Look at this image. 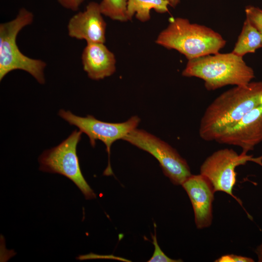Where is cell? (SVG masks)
I'll return each mask as SVG.
<instances>
[{
    "label": "cell",
    "mask_w": 262,
    "mask_h": 262,
    "mask_svg": "<svg viewBox=\"0 0 262 262\" xmlns=\"http://www.w3.org/2000/svg\"><path fill=\"white\" fill-rule=\"evenodd\" d=\"M99 3L89 2L85 10L79 12L69 19L67 24L68 35L87 43L105 42L106 23L102 17Z\"/></svg>",
    "instance_id": "11"
},
{
    "label": "cell",
    "mask_w": 262,
    "mask_h": 262,
    "mask_svg": "<svg viewBox=\"0 0 262 262\" xmlns=\"http://www.w3.org/2000/svg\"><path fill=\"white\" fill-rule=\"evenodd\" d=\"M216 142L241 147L247 153L262 142V102L226 129Z\"/></svg>",
    "instance_id": "9"
},
{
    "label": "cell",
    "mask_w": 262,
    "mask_h": 262,
    "mask_svg": "<svg viewBox=\"0 0 262 262\" xmlns=\"http://www.w3.org/2000/svg\"><path fill=\"white\" fill-rule=\"evenodd\" d=\"M99 6L101 14L113 20L121 22L129 20L127 0H102Z\"/></svg>",
    "instance_id": "15"
},
{
    "label": "cell",
    "mask_w": 262,
    "mask_h": 262,
    "mask_svg": "<svg viewBox=\"0 0 262 262\" xmlns=\"http://www.w3.org/2000/svg\"><path fill=\"white\" fill-rule=\"evenodd\" d=\"M156 43L178 51L189 60L218 53L226 41L208 27L176 17L170 18L168 26L159 34Z\"/></svg>",
    "instance_id": "3"
},
{
    "label": "cell",
    "mask_w": 262,
    "mask_h": 262,
    "mask_svg": "<svg viewBox=\"0 0 262 262\" xmlns=\"http://www.w3.org/2000/svg\"><path fill=\"white\" fill-rule=\"evenodd\" d=\"M256 253L258 255V261L262 262V243L260 245L256 250Z\"/></svg>",
    "instance_id": "20"
},
{
    "label": "cell",
    "mask_w": 262,
    "mask_h": 262,
    "mask_svg": "<svg viewBox=\"0 0 262 262\" xmlns=\"http://www.w3.org/2000/svg\"><path fill=\"white\" fill-rule=\"evenodd\" d=\"M153 244L154 246V251L152 257L147 261L148 262H182L181 260H174L167 256L162 250L157 240L156 231L152 235Z\"/></svg>",
    "instance_id": "17"
},
{
    "label": "cell",
    "mask_w": 262,
    "mask_h": 262,
    "mask_svg": "<svg viewBox=\"0 0 262 262\" xmlns=\"http://www.w3.org/2000/svg\"><path fill=\"white\" fill-rule=\"evenodd\" d=\"M262 166V156L255 158L242 152L238 154L231 148H224L214 152L200 166V174L206 177L215 192L222 191L231 196L243 207L241 200L233 194L236 181L235 168L247 162Z\"/></svg>",
    "instance_id": "7"
},
{
    "label": "cell",
    "mask_w": 262,
    "mask_h": 262,
    "mask_svg": "<svg viewBox=\"0 0 262 262\" xmlns=\"http://www.w3.org/2000/svg\"><path fill=\"white\" fill-rule=\"evenodd\" d=\"M33 18L32 12L23 8L14 19L0 24V81L8 73L19 69L30 74L40 84L45 83L46 63L24 55L16 44L19 32L31 24Z\"/></svg>",
    "instance_id": "4"
},
{
    "label": "cell",
    "mask_w": 262,
    "mask_h": 262,
    "mask_svg": "<svg viewBox=\"0 0 262 262\" xmlns=\"http://www.w3.org/2000/svg\"><path fill=\"white\" fill-rule=\"evenodd\" d=\"M182 75L203 80L209 91L228 85L246 84L255 78L252 68L247 65L243 57L232 52H218L189 60Z\"/></svg>",
    "instance_id": "2"
},
{
    "label": "cell",
    "mask_w": 262,
    "mask_h": 262,
    "mask_svg": "<svg viewBox=\"0 0 262 262\" xmlns=\"http://www.w3.org/2000/svg\"><path fill=\"white\" fill-rule=\"evenodd\" d=\"M169 3V5L174 8L180 2V0H168Z\"/></svg>",
    "instance_id": "21"
},
{
    "label": "cell",
    "mask_w": 262,
    "mask_h": 262,
    "mask_svg": "<svg viewBox=\"0 0 262 262\" xmlns=\"http://www.w3.org/2000/svg\"><path fill=\"white\" fill-rule=\"evenodd\" d=\"M58 115L70 125L76 126L87 135L92 147L95 146L97 140H100L105 145L108 155V164L103 172V175L106 176L113 174L110 163L112 145L116 140H123L131 131L137 128L140 122V119L136 115L131 116L124 122L110 123L98 120L91 115L79 116L63 109L59 111Z\"/></svg>",
    "instance_id": "8"
},
{
    "label": "cell",
    "mask_w": 262,
    "mask_h": 262,
    "mask_svg": "<svg viewBox=\"0 0 262 262\" xmlns=\"http://www.w3.org/2000/svg\"><path fill=\"white\" fill-rule=\"evenodd\" d=\"M82 61L83 70L93 80L109 77L115 71V56L104 43H87L82 53Z\"/></svg>",
    "instance_id": "12"
},
{
    "label": "cell",
    "mask_w": 262,
    "mask_h": 262,
    "mask_svg": "<svg viewBox=\"0 0 262 262\" xmlns=\"http://www.w3.org/2000/svg\"><path fill=\"white\" fill-rule=\"evenodd\" d=\"M82 133L75 130L58 146L44 151L38 158L39 170L65 176L75 183L86 199H90L96 198V195L82 175L77 154Z\"/></svg>",
    "instance_id": "5"
},
{
    "label": "cell",
    "mask_w": 262,
    "mask_h": 262,
    "mask_svg": "<svg viewBox=\"0 0 262 262\" xmlns=\"http://www.w3.org/2000/svg\"><path fill=\"white\" fill-rule=\"evenodd\" d=\"M192 205L195 221L198 229L209 227L213 220V188L204 176L191 175L181 184Z\"/></svg>",
    "instance_id": "10"
},
{
    "label": "cell",
    "mask_w": 262,
    "mask_h": 262,
    "mask_svg": "<svg viewBox=\"0 0 262 262\" xmlns=\"http://www.w3.org/2000/svg\"><path fill=\"white\" fill-rule=\"evenodd\" d=\"M168 0H127V15L129 20L135 15L137 19L146 22L150 18V11L163 14L168 12Z\"/></svg>",
    "instance_id": "13"
},
{
    "label": "cell",
    "mask_w": 262,
    "mask_h": 262,
    "mask_svg": "<svg viewBox=\"0 0 262 262\" xmlns=\"http://www.w3.org/2000/svg\"><path fill=\"white\" fill-rule=\"evenodd\" d=\"M262 102V81L235 87L218 96L201 118L199 134L206 141H215L229 127Z\"/></svg>",
    "instance_id": "1"
},
{
    "label": "cell",
    "mask_w": 262,
    "mask_h": 262,
    "mask_svg": "<svg viewBox=\"0 0 262 262\" xmlns=\"http://www.w3.org/2000/svg\"><path fill=\"white\" fill-rule=\"evenodd\" d=\"M246 18L258 30L262 39V9L252 5L245 8Z\"/></svg>",
    "instance_id": "16"
},
{
    "label": "cell",
    "mask_w": 262,
    "mask_h": 262,
    "mask_svg": "<svg viewBox=\"0 0 262 262\" xmlns=\"http://www.w3.org/2000/svg\"><path fill=\"white\" fill-rule=\"evenodd\" d=\"M214 262H252L254 260L249 257L234 254L222 256Z\"/></svg>",
    "instance_id": "18"
},
{
    "label": "cell",
    "mask_w": 262,
    "mask_h": 262,
    "mask_svg": "<svg viewBox=\"0 0 262 262\" xmlns=\"http://www.w3.org/2000/svg\"><path fill=\"white\" fill-rule=\"evenodd\" d=\"M85 0H58V2L63 7L72 10L77 11L79 7Z\"/></svg>",
    "instance_id": "19"
},
{
    "label": "cell",
    "mask_w": 262,
    "mask_h": 262,
    "mask_svg": "<svg viewBox=\"0 0 262 262\" xmlns=\"http://www.w3.org/2000/svg\"><path fill=\"white\" fill-rule=\"evenodd\" d=\"M261 48H262L261 35L246 18L232 52L238 56L243 57L247 53H255L257 49Z\"/></svg>",
    "instance_id": "14"
},
{
    "label": "cell",
    "mask_w": 262,
    "mask_h": 262,
    "mask_svg": "<svg viewBox=\"0 0 262 262\" xmlns=\"http://www.w3.org/2000/svg\"><path fill=\"white\" fill-rule=\"evenodd\" d=\"M123 140L155 157L164 174L174 184L181 185L192 175L186 160L173 147L147 131L136 128Z\"/></svg>",
    "instance_id": "6"
}]
</instances>
